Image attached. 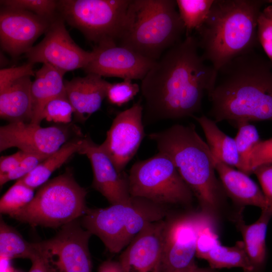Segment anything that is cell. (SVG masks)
<instances>
[{
  "label": "cell",
  "mask_w": 272,
  "mask_h": 272,
  "mask_svg": "<svg viewBox=\"0 0 272 272\" xmlns=\"http://www.w3.org/2000/svg\"><path fill=\"white\" fill-rule=\"evenodd\" d=\"M238 213L235 217L236 225L242 236L245 249L254 272H263L267 258L266 231L272 214L261 210L258 220L247 225L243 219L242 211Z\"/></svg>",
  "instance_id": "obj_22"
},
{
  "label": "cell",
  "mask_w": 272,
  "mask_h": 272,
  "mask_svg": "<svg viewBox=\"0 0 272 272\" xmlns=\"http://www.w3.org/2000/svg\"><path fill=\"white\" fill-rule=\"evenodd\" d=\"M177 8L175 0H130L118 40L120 45L157 61L185 33Z\"/></svg>",
  "instance_id": "obj_5"
},
{
  "label": "cell",
  "mask_w": 272,
  "mask_h": 272,
  "mask_svg": "<svg viewBox=\"0 0 272 272\" xmlns=\"http://www.w3.org/2000/svg\"><path fill=\"white\" fill-rule=\"evenodd\" d=\"M196 37L186 36L156 61L142 80L146 120L193 117L211 91L217 71L199 53Z\"/></svg>",
  "instance_id": "obj_1"
},
{
  "label": "cell",
  "mask_w": 272,
  "mask_h": 272,
  "mask_svg": "<svg viewBox=\"0 0 272 272\" xmlns=\"http://www.w3.org/2000/svg\"><path fill=\"white\" fill-rule=\"evenodd\" d=\"M201 212L202 216L197 232L196 253V256L200 258L214 247L221 244L217 228V219Z\"/></svg>",
  "instance_id": "obj_31"
},
{
  "label": "cell",
  "mask_w": 272,
  "mask_h": 272,
  "mask_svg": "<svg viewBox=\"0 0 272 272\" xmlns=\"http://www.w3.org/2000/svg\"><path fill=\"white\" fill-rule=\"evenodd\" d=\"M48 156L26 153L25 157L15 170L6 176L0 177L1 186L2 187L9 181L18 180L27 175Z\"/></svg>",
  "instance_id": "obj_36"
},
{
  "label": "cell",
  "mask_w": 272,
  "mask_h": 272,
  "mask_svg": "<svg viewBox=\"0 0 272 272\" xmlns=\"http://www.w3.org/2000/svg\"><path fill=\"white\" fill-rule=\"evenodd\" d=\"M42 254L40 242H28L16 230L1 218L0 256L11 260L22 258L32 261Z\"/></svg>",
  "instance_id": "obj_26"
},
{
  "label": "cell",
  "mask_w": 272,
  "mask_h": 272,
  "mask_svg": "<svg viewBox=\"0 0 272 272\" xmlns=\"http://www.w3.org/2000/svg\"><path fill=\"white\" fill-rule=\"evenodd\" d=\"M83 142V138L69 141L59 150L40 162L32 171L19 180L33 189L41 186L48 181L52 173L66 162L74 154L79 153Z\"/></svg>",
  "instance_id": "obj_25"
},
{
  "label": "cell",
  "mask_w": 272,
  "mask_h": 272,
  "mask_svg": "<svg viewBox=\"0 0 272 272\" xmlns=\"http://www.w3.org/2000/svg\"><path fill=\"white\" fill-rule=\"evenodd\" d=\"M25 54L30 63H47L64 73L83 69L94 55L92 51L84 50L74 41L59 15L51 22L43 40Z\"/></svg>",
  "instance_id": "obj_11"
},
{
  "label": "cell",
  "mask_w": 272,
  "mask_h": 272,
  "mask_svg": "<svg viewBox=\"0 0 272 272\" xmlns=\"http://www.w3.org/2000/svg\"><path fill=\"white\" fill-rule=\"evenodd\" d=\"M98 272H124L119 261L108 260L99 266Z\"/></svg>",
  "instance_id": "obj_42"
},
{
  "label": "cell",
  "mask_w": 272,
  "mask_h": 272,
  "mask_svg": "<svg viewBox=\"0 0 272 272\" xmlns=\"http://www.w3.org/2000/svg\"><path fill=\"white\" fill-rule=\"evenodd\" d=\"M127 180L132 197L144 198L155 203L188 205L193 194L179 174L170 158L159 152L131 167Z\"/></svg>",
  "instance_id": "obj_8"
},
{
  "label": "cell",
  "mask_w": 272,
  "mask_h": 272,
  "mask_svg": "<svg viewBox=\"0 0 272 272\" xmlns=\"http://www.w3.org/2000/svg\"><path fill=\"white\" fill-rule=\"evenodd\" d=\"M185 272H217L215 269L210 267H199L196 264L187 268Z\"/></svg>",
  "instance_id": "obj_44"
},
{
  "label": "cell",
  "mask_w": 272,
  "mask_h": 272,
  "mask_svg": "<svg viewBox=\"0 0 272 272\" xmlns=\"http://www.w3.org/2000/svg\"><path fill=\"white\" fill-rule=\"evenodd\" d=\"M66 97L78 121L85 122L101 107L110 83L95 74L64 80Z\"/></svg>",
  "instance_id": "obj_19"
},
{
  "label": "cell",
  "mask_w": 272,
  "mask_h": 272,
  "mask_svg": "<svg viewBox=\"0 0 272 272\" xmlns=\"http://www.w3.org/2000/svg\"><path fill=\"white\" fill-rule=\"evenodd\" d=\"M209 115L216 122L272 121V61L255 50L217 71Z\"/></svg>",
  "instance_id": "obj_2"
},
{
  "label": "cell",
  "mask_w": 272,
  "mask_h": 272,
  "mask_svg": "<svg viewBox=\"0 0 272 272\" xmlns=\"http://www.w3.org/2000/svg\"><path fill=\"white\" fill-rule=\"evenodd\" d=\"M165 221L149 224L126 247L118 261L124 272H160Z\"/></svg>",
  "instance_id": "obj_18"
},
{
  "label": "cell",
  "mask_w": 272,
  "mask_h": 272,
  "mask_svg": "<svg viewBox=\"0 0 272 272\" xmlns=\"http://www.w3.org/2000/svg\"><path fill=\"white\" fill-rule=\"evenodd\" d=\"M31 76L17 79L0 88V116L10 123L30 122L32 117Z\"/></svg>",
  "instance_id": "obj_20"
},
{
  "label": "cell",
  "mask_w": 272,
  "mask_h": 272,
  "mask_svg": "<svg viewBox=\"0 0 272 272\" xmlns=\"http://www.w3.org/2000/svg\"><path fill=\"white\" fill-rule=\"evenodd\" d=\"M70 125L41 127L31 122H11L0 127V151L13 147L24 153L49 156L67 142L73 132Z\"/></svg>",
  "instance_id": "obj_13"
},
{
  "label": "cell",
  "mask_w": 272,
  "mask_h": 272,
  "mask_svg": "<svg viewBox=\"0 0 272 272\" xmlns=\"http://www.w3.org/2000/svg\"><path fill=\"white\" fill-rule=\"evenodd\" d=\"M34 64L30 62L21 66L1 69L0 71V88L24 76H35Z\"/></svg>",
  "instance_id": "obj_38"
},
{
  "label": "cell",
  "mask_w": 272,
  "mask_h": 272,
  "mask_svg": "<svg viewBox=\"0 0 272 272\" xmlns=\"http://www.w3.org/2000/svg\"><path fill=\"white\" fill-rule=\"evenodd\" d=\"M178 13L185 28V36L203 24L214 0H176Z\"/></svg>",
  "instance_id": "obj_28"
},
{
  "label": "cell",
  "mask_w": 272,
  "mask_h": 272,
  "mask_svg": "<svg viewBox=\"0 0 272 272\" xmlns=\"http://www.w3.org/2000/svg\"><path fill=\"white\" fill-rule=\"evenodd\" d=\"M10 261L8 258L0 256L1 272H14Z\"/></svg>",
  "instance_id": "obj_43"
},
{
  "label": "cell",
  "mask_w": 272,
  "mask_h": 272,
  "mask_svg": "<svg viewBox=\"0 0 272 272\" xmlns=\"http://www.w3.org/2000/svg\"><path fill=\"white\" fill-rule=\"evenodd\" d=\"M257 35L259 43L272 61V5L266 6L260 12L257 19Z\"/></svg>",
  "instance_id": "obj_35"
},
{
  "label": "cell",
  "mask_w": 272,
  "mask_h": 272,
  "mask_svg": "<svg viewBox=\"0 0 272 272\" xmlns=\"http://www.w3.org/2000/svg\"><path fill=\"white\" fill-rule=\"evenodd\" d=\"M201 126L213 155L218 160L231 167L238 169L239 157L234 139L223 132L216 122L206 116H193Z\"/></svg>",
  "instance_id": "obj_24"
},
{
  "label": "cell",
  "mask_w": 272,
  "mask_h": 272,
  "mask_svg": "<svg viewBox=\"0 0 272 272\" xmlns=\"http://www.w3.org/2000/svg\"><path fill=\"white\" fill-rule=\"evenodd\" d=\"M140 90L138 84L131 80H123L121 82L110 83L106 98L110 104L121 106L133 99Z\"/></svg>",
  "instance_id": "obj_33"
},
{
  "label": "cell",
  "mask_w": 272,
  "mask_h": 272,
  "mask_svg": "<svg viewBox=\"0 0 272 272\" xmlns=\"http://www.w3.org/2000/svg\"><path fill=\"white\" fill-rule=\"evenodd\" d=\"M130 0L57 1L58 15L96 45L118 40Z\"/></svg>",
  "instance_id": "obj_9"
},
{
  "label": "cell",
  "mask_w": 272,
  "mask_h": 272,
  "mask_svg": "<svg viewBox=\"0 0 272 272\" xmlns=\"http://www.w3.org/2000/svg\"><path fill=\"white\" fill-rule=\"evenodd\" d=\"M236 126L238 130L234 140L239 157L238 169L249 175V156L253 147L261 140L255 126L249 122H240Z\"/></svg>",
  "instance_id": "obj_29"
},
{
  "label": "cell",
  "mask_w": 272,
  "mask_h": 272,
  "mask_svg": "<svg viewBox=\"0 0 272 272\" xmlns=\"http://www.w3.org/2000/svg\"><path fill=\"white\" fill-rule=\"evenodd\" d=\"M31 262L32 266L29 272H48V261L43 252Z\"/></svg>",
  "instance_id": "obj_41"
},
{
  "label": "cell",
  "mask_w": 272,
  "mask_h": 272,
  "mask_svg": "<svg viewBox=\"0 0 272 272\" xmlns=\"http://www.w3.org/2000/svg\"><path fill=\"white\" fill-rule=\"evenodd\" d=\"M267 164H272V138L260 140L252 149L249 159L250 174L257 167Z\"/></svg>",
  "instance_id": "obj_37"
},
{
  "label": "cell",
  "mask_w": 272,
  "mask_h": 272,
  "mask_svg": "<svg viewBox=\"0 0 272 272\" xmlns=\"http://www.w3.org/2000/svg\"><path fill=\"white\" fill-rule=\"evenodd\" d=\"M172 160L201 208L217 219L227 195L216 176L213 154L193 124H175L148 135Z\"/></svg>",
  "instance_id": "obj_3"
},
{
  "label": "cell",
  "mask_w": 272,
  "mask_h": 272,
  "mask_svg": "<svg viewBox=\"0 0 272 272\" xmlns=\"http://www.w3.org/2000/svg\"><path fill=\"white\" fill-rule=\"evenodd\" d=\"M92 51L93 57L83 70L101 77L142 80L156 62L115 42L96 45Z\"/></svg>",
  "instance_id": "obj_15"
},
{
  "label": "cell",
  "mask_w": 272,
  "mask_h": 272,
  "mask_svg": "<svg viewBox=\"0 0 272 272\" xmlns=\"http://www.w3.org/2000/svg\"><path fill=\"white\" fill-rule=\"evenodd\" d=\"M52 21L27 11L2 7L0 12L2 48L14 57L26 53L35 40L45 34Z\"/></svg>",
  "instance_id": "obj_16"
},
{
  "label": "cell",
  "mask_w": 272,
  "mask_h": 272,
  "mask_svg": "<svg viewBox=\"0 0 272 272\" xmlns=\"http://www.w3.org/2000/svg\"><path fill=\"white\" fill-rule=\"evenodd\" d=\"M213 156L216 171L226 195L241 207L256 206L263 196L256 183L247 174L234 169Z\"/></svg>",
  "instance_id": "obj_23"
},
{
  "label": "cell",
  "mask_w": 272,
  "mask_h": 272,
  "mask_svg": "<svg viewBox=\"0 0 272 272\" xmlns=\"http://www.w3.org/2000/svg\"><path fill=\"white\" fill-rule=\"evenodd\" d=\"M79 154L89 159L93 172L92 187L104 196L110 204L128 202L131 199L127 176L119 173L103 149L89 136L83 138Z\"/></svg>",
  "instance_id": "obj_17"
},
{
  "label": "cell",
  "mask_w": 272,
  "mask_h": 272,
  "mask_svg": "<svg viewBox=\"0 0 272 272\" xmlns=\"http://www.w3.org/2000/svg\"><path fill=\"white\" fill-rule=\"evenodd\" d=\"M60 228L54 237L40 242L48 272H92L89 248L92 234L78 220Z\"/></svg>",
  "instance_id": "obj_10"
},
{
  "label": "cell",
  "mask_w": 272,
  "mask_h": 272,
  "mask_svg": "<svg viewBox=\"0 0 272 272\" xmlns=\"http://www.w3.org/2000/svg\"><path fill=\"white\" fill-rule=\"evenodd\" d=\"M3 7L29 11L50 21L58 15L57 1L53 0H3Z\"/></svg>",
  "instance_id": "obj_32"
},
{
  "label": "cell",
  "mask_w": 272,
  "mask_h": 272,
  "mask_svg": "<svg viewBox=\"0 0 272 272\" xmlns=\"http://www.w3.org/2000/svg\"><path fill=\"white\" fill-rule=\"evenodd\" d=\"M167 213L164 206L131 196L126 202L88 208L81 224L99 237L110 252L117 253L148 225L164 220Z\"/></svg>",
  "instance_id": "obj_6"
},
{
  "label": "cell",
  "mask_w": 272,
  "mask_h": 272,
  "mask_svg": "<svg viewBox=\"0 0 272 272\" xmlns=\"http://www.w3.org/2000/svg\"><path fill=\"white\" fill-rule=\"evenodd\" d=\"M26 153L19 150L12 155L2 156L0 159V177L6 176L19 165Z\"/></svg>",
  "instance_id": "obj_40"
},
{
  "label": "cell",
  "mask_w": 272,
  "mask_h": 272,
  "mask_svg": "<svg viewBox=\"0 0 272 272\" xmlns=\"http://www.w3.org/2000/svg\"><path fill=\"white\" fill-rule=\"evenodd\" d=\"M34 190L19 179L17 180L2 196L1 213L10 215L28 205L35 195Z\"/></svg>",
  "instance_id": "obj_30"
},
{
  "label": "cell",
  "mask_w": 272,
  "mask_h": 272,
  "mask_svg": "<svg viewBox=\"0 0 272 272\" xmlns=\"http://www.w3.org/2000/svg\"><path fill=\"white\" fill-rule=\"evenodd\" d=\"M87 194L72 173L65 172L41 185L28 205L9 216L33 227H61L83 216Z\"/></svg>",
  "instance_id": "obj_7"
},
{
  "label": "cell",
  "mask_w": 272,
  "mask_h": 272,
  "mask_svg": "<svg viewBox=\"0 0 272 272\" xmlns=\"http://www.w3.org/2000/svg\"><path fill=\"white\" fill-rule=\"evenodd\" d=\"M201 258L207 260L213 269L240 267L244 272H254L242 241L237 242L233 246L218 244Z\"/></svg>",
  "instance_id": "obj_27"
},
{
  "label": "cell",
  "mask_w": 272,
  "mask_h": 272,
  "mask_svg": "<svg viewBox=\"0 0 272 272\" xmlns=\"http://www.w3.org/2000/svg\"><path fill=\"white\" fill-rule=\"evenodd\" d=\"M141 102L139 100L116 116L100 145L119 173L134 157L145 135Z\"/></svg>",
  "instance_id": "obj_14"
},
{
  "label": "cell",
  "mask_w": 272,
  "mask_h": 272,
  "mask_svg": "<svg viewBox=\"0 0 272 272\" xmlns=\"http://www.w3.org/2000/svg\"><path fill=\"white\" fill-rule=\"evenodd\" d=\"M253 173L258 178L265 198L272 203V164L261 165L255 168Z\"/></svg>",
  "instance_id": "obj_39"
},
{
  "label": "cell",
  "mask_w": 272,
  "mask_h": 272,
  "mask_svg": "<svg viewBox=\"0 0 272 272\" xmlns=\"http://www.w3.org/2000/svg\"><path fill=\"white\" fill-rule=\"evenodd\" d=\"M201 216L200 211L165 221L160 272H178L196 264L194 257Z\"/></svg>",
  "instance_id": "obj_12"
},
{
  "label": "cell",
  "mask_w": 272,
  "mask_h": 272,
  "mask_svg": "<svg viewBox=\"0 0 272 272\" xmlns=\"http://www.w3.org/2000/svg\"><path fill=\"white\" fill-rule=\"evenodd\" d=\"M73 108L66 96L60 97L50 101L45 106L42 120L67 124L72 120Z\"/></svg>",
  "instance_id": "obj_34"
},
{
  "label": "cell",
  "mask_w": 272,
  "mask_h": 272,
  "mask_svg": "<svg viewBox=\"0 0 272 272\" xmlns=\"http://www.w3.org/2000/svg\"><path fill=\"white\" fill-rule=\"evenodd\" d=\"M64 73L47 64L35 72L31 85L32 117L31 123L40 124L46 105L52 100L66 96L63 77Z\"/></svg>",
  "instance_id": "obj_21"
},
{
  "label": "cell",
  "mask_w": 272,
  "mask_h": 272,
  "mask_svg": "<svg viewBox=\"0 0 272 272\" xmlns=\"http://www.w3.org/2000/svg\"><path fill=\"white\" fill-rule=\"evenodd\" d=\"M266 0H214L208 16L196 30L206 61L217 71L233 58L255 50L258 16Z\"/></svg>",
  "instance_id": "obj_4"
}]
</instances>
